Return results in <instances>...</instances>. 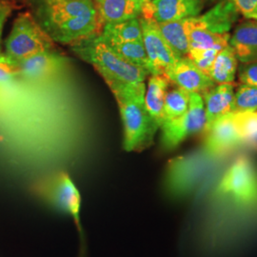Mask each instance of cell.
Here are the masks:
<instances>
[{"mask_svg": "<svg viewBox=\"0 0 257 257\" xmlns=\"http://www.w3.org/2000/svg\"><path fill=\"white\" fill-rule=\"evenodd\" d=\"M37 16L47 35L62 44L96 35L102 25L93 0H39Z\"/></svg>", "mask_w": 257, "mask_h": 257, "instance_id": "1", "label": "cell"}, {"mask_svg": "<svg viewBox=\"0 0 257 257\" xmlns=\"http://www.w3.org/2000/svg\"><path fill=\"white\" fill-rule=\"evenodd\" d=\"M114 94L124 128L123 147L127 152H140L150 147L159 127L145 105V83L109 86Z\"/></svg>", "mask_w": 257, "mask_h": 257, "instance_id": "2", "label": "cell"}, {"mask_svg": "<svg viewBox=\"0 0 257 257\" xmlns=\"http://www.w3.org/2000/svg\"><path fill=\"white\" fill-rule=\"evenodd\" d=\"M73 51L84 61L92 64L109 86L144 82L150 74L118 55L101 35H93L75 43Z\"/></svg>", "mask_w": 257, "mask_h": 257, "instance_id": "3", "label": "cell"}, {"mask_svg": "<svg viewBox=\"0 0 257 257\" xmlns=\"http://www.w3.org/2000/svg\"><path fill=\"white\" fill-rule=\"evenodd\" d=\"M211 202L237 210H257V166L247 156L237 157L211 191Z\"/></svg>", "mask_w": 257, "mask_h": 257, "instance_id": "4", "label": "cell"}, {"mask_svg": "<svg viewBox=\"0 0 257 257\" xmlns=\"http://www.w3.org/2000/svg\"><path fill=\"white\" fill-rule=\"evenodd\" d=\"M224 158L208 155L204 150L170 161L164 179V189L173 199L192 195L202 186L208 175L219 168Z\"/></svg>", "mask_w": 257, "mask_h": 257, "instance_id": "5", "label": "cell"}, {"mask_svg": "<svg viewBox=\"0 0 257 257\" xmlns=\"http://www.w3.org/2000/svg\"><path fill=\"white\" fill-rule=\"evenodd\" d=\"M6 55L16 61L38 53L53 50L54 41L30 13L20 14L16 19L5 42Z\"/></svg>", "mask_w": 257, "mask_h": 257, "instance_id": "6", "label": "cell"}, {"mask_svg": "<svg viewBox=\"0 0 257 257\" xmlns=\"http://www.w3.org/2000/svg\"><path fill=\"white\" fill-rule=\"evenodd\" d=\"M206 125L205 108L200 93H190L187 111L178 118L165 121L161 127L160 145L163 151L171 152L187 138L204 132Z\"/></svg>", "mask_w": 257, "mask_h": 257, "instance_id": "7", "label": "cell"}, {"mask_svg": "<svg viewBox=\"0 0 257 257\" xmlns=\"http://www.w3.org/2000/svg\"><path fill=\"white\" fill-rule=\"evenodd\" d=\"M37 192L50 207L73 217L77 228L80 229L81 196L68 174L62 172L54 175L41 184Z\"/></svg>", "mask_w": 257, "mask_h": 257, "instance_id": "8", "label": "cell"}, {"mask_svg": "<svg viewBox=\"0 0 257 257\" xmlns=\"http://www.w3.org/2000/svg\"><path fill=\"white\" fill-rule=\"evenodd\" d=\"M143 44L151 65V74H166L181 58L168 44L154 19L141 18Z\"/></svg>", "mask_w": 257, "mask_h": 257, "instance_id": "9", "label": "cell"}, {"mask_svg": "<svg viewBox=\"0 0 257 257\" xmlns=\"http://www.w3.org/2000/svg\"><path fill=\"white\" fill-rule=\"evenodd\" d=\"M205 134L203 150L210 156L225 158L230 152L243 147L234 112L215 120Z\"/></svg>", "mask_w": 257, "mask_h": 257, "instance_id": "10", "label": "cell"}, {"mask_svg": "<svg viewBox=\"0 0 257 257\" xmlns=\"http://www.w3.org/2000/svg\"><path fill=\"white\" fill-rule=\"evenodd\" d=\"M18 65L20 79L41 82L63 73L69 65V60L64 55L50 50L19 60Z\"/></svg>", "mask_w": 257, "mask_h": 257, "instance_id": "11", "label": "cell"}, {"mask_svg": "<svg viewBox=\"0 0 257 257\" xmlns=\"http://www.w3.org/2000/svg\"><path fill=\"white\" fill-rule=\"evenodd\" d=\"M202 8L201 0H151L143 4L140 16L162 23L197 17Z\"/></svg>", "mask_w": 257, "mask_h": 257, "instance_id": "12", "label": "cell"}, {"mask_svg": "<svg viewBox=\"0 0 257 257\" xmlns=\"http://www.w3.org/2000/svg\"><path fill=\"white\" fill-rule=\"evenodd\" d=\"M171 82L190 93L202 94L215 83L187 56L181 57L166 74Z\"/></svg>", "mask_w": 257, "mask_h": 257, "instance_id": "13", "label": "cell"}, {"mask_svg": "<svg viewBox=\"0 0 257 257\" xmlns=\"http://www.w3.org/2000/svg\"><path fill=\"white\" fill-rule=\"evenodd\" d=\"M206 125L204 132L210 128L215 120L233 112L234 86L233 83L215 84L210 90L203 92Z\"/></svg>", "mask_w": 257, "mask_h": 257, "instance_id": "14", "label": "cell"}, {"mask_svg": "<svg viewBox=\"0 0 257 257\" xmlns=\"http://www.w3.org/2000/svg\"><path fill=\"white\" fill-rule=\"evenodd\" d=\"M238 11L230 0H223L202 16L192 18L193 23L213 34H227L238 19Z\"/></svg>", "mask_w": 257, "mask_h": 257, "instance_id": "15", "label": "cell"}, {"mask_svg": "<svg viewBox=\"0 0 257 257\" xmlns=\"http://www.w3.org/2000/svg\"><path fill=\"white\" fill-rule=\"evenodd\" d=\"M230 46L240 62H257V20L248 19L238 24L230 37Z\"/></svg>", "mask_w": 257, "mask_h": 257, "instance_id": "16", "label": "cell"}, {"mask_svg": "<svg viewBox=\"0 0 257 257\" xmlns=\"http://www.w3.org/2000/svg\"><path fill=\"white\" fill-rule=\"evenodd\" d=\"M102 25L137 19L144 3L138 0H94Z\"/></svg>", "mask_w": 257, "mask_h": 257, "instance_id": "17", "label": "cell"}, {"mask_svg": "<svg viewBox=\"0 0 257 257\" xmlns=\"http://www.w3.org/2000/svg\"><path fill=\"white\" fill-rule=\"evenodd\" d=\"M171 83L166 74H151L146 88L145 105L148 112L159 128L164 122L166 92Z\"/></svg>", "mask_w": 257, "mask_h": 257, "instance_id": "18", "label": "cell"}, {"mask_svg": "<svg viewBox=\"0 0 257 257\" xmlns=\"http://www.w3.org/2000/svg\"><path fill=\"white\" fill-rule=\"evenodd\" d=\"M186 25L189 35L190 51L191 50H205L210 48L224 49L230 44V36L227 34H213L202 28L196 26L192 18L186 19Z\"/></svg>", "mask_w": 257, "mask_h": 257, "instance_id": "19", "label": "cell"}, {"mask_svg": "<svg viewBox=\"0 0 257 257\" xmlns=\"http://www.w3.org/2000/svg\"><path fill=\"white\" fill-rule=\"evenodd\" d=\"M238 69V59L230 44L222 49L215 57L209 76L215 84L232 83Z\"/></svg>", "mask_w": 257, "mask_h": 257, "instance_id": "20", "label": "cell"}, {"mask_svg": "<svg viewBox=\"0 0 257 257\" xmlns=\"http://www.w3.org/2000/svg\"><path fill=\"white\" fill-rule=\"evenodd\" d=\"M100 35L107 41H143L142 27L139 18L106 23L103 25Z\"/></svg>", "mask_w": 257, "mask_h": 257, "instance_id": "21", "label": "cell"}, {"mask_svg": "<svg viewBox=\"0 0 257 257\" xmlns=\"http://www.w3.org/2000/svg\"><path fill=\"white\" fill-rule=\"evenodd\" d=\"M161 35L175 53L181 57L190 52V41L186 25V19L157 23Z\"/></svg>", "mask_w": 257, "mask_h": 257, "instance_id": "22", "label": "cell"}, {"mask_svg": "<svg viewBox=\"0 0 257 257\" xmlns=\"http://www.w3.org/2000/svg\"><path fill=\"white\" fill-rule=\"evenodd\" d=\"M107 42L118 55H121L128 62L144 69L151 74V65H150L143 41H130V42L107 41Z\"/></svg>", "mask_w": 257, "mask_h": 257, "instance_id": "23", "label": "cell"}, {"mask_svg": "<svg viewBox=\"0 0 257 257\" xmlns=\"http://www.w3.org/2000/svg\"><path fill=\"white\" fill-rule=\"evenodd\" d=\"M189 104L190 92L177 87L176 85L171 88L170 85L166 92L164 102V122L178 118L179 116L183 115L189 108Z\"/></svg>", "mask_w": 257, "mask_h": 257, "instance_id": "24", "label": "cell"}, {"mask_svg": "<svg viewBox=\"0 0 257 257\" xmlns=\"http://www.w3.org/2000/svg\"><path fill=\"white\" fill-rule=\"evenodd\" d=\"M243 147L257 150V111L234 112Z\"/></svg>", "mask_w": 257, "mask_h": 257, "instance_id": "25", "label": "cell"}, {"mask_svg": "<svg viewBox=\"0 0 257 257\" xmlns=\"http://www.w3.org/2000/svg\"><path fill=\"white\" fill-rule=\"evenodd\" d=\"M257 111V87L241 84L234 92L233 112Z\"/></svg>", "mask_w": 257, "mask_h": 257, "instance_id": "26", "label": "cell"}, {"mask_svg": "<svg viewBox=\"0 0 257 257\" xmlns=\"http://www.w3.org/2000/svg\"><path fill=\"white\" fill-rule=\"evenodd\" d=\"M220 51V49L217 48H210L205 50H191L187 57L190 58L202 72L209 75L211 65Z\"/></svg>", "mask_w": 257, "mask_h": 257, "instance_id": "27", "label": "cell"}, {"mask_svg": "<svg viewBox=\"0 0 257 257\" xmlns=\"http://www.w3.org/2000/svg\"><path fill=\"white\" fill-rule=\"evenodd\" d=\"M20 79L18 61L6 54L0 55V85H6Z\"/></svg>", "mask_w": 257, "mask_h": 257, "instance_id": "28", "label": "cell"}, {"mask_svg": "<svg viewBox=\"0 0 257 257\" xmlns=\"http://www.w3.org/2000/svg\"><path fill=\"white\" fill-rule=\"evenodd\" d=\"M238 78L241 84L257 87V62L241 65L238 69Z\"/></svg>", "mask_w": 257, "mask_h": 257, "instance_id": "29", "label": "cell"}, {"mask_svg": "<svg viewBox=\"0 0 257 257\" xmlns=\"http://www.w3.org/2000/svg\"><path fill=\"white\" fill-rule=\"evenodd\" d=\"M239 14L247 19L257 20V0H230Z\"/></svg>", "mask_w": 257, "mask_h": 257, "instance_id": "30", "label": "cell"}, {"mask_svg": "<svg viewBox=\"0 0 257 257\" xmlns=\"http://www.w3.org/2000/svg\"><path fill=\"white\" fill-rule=\"evenodd\" d=\"M12 13V6L7 2H0V41L4 24ZM2 53L0 52V55Z\"/></svg>", "mask_w": 257, "mask_h": 257, "instance_id": "31", "label": "cell"}, {"mask_svg": "<svg viewBox=\"0 0 257 257\" xmlns=\"http://www.w3.org/2000/svg\"><path fill=\"white\" fill-rule=\"evenodd\" d=\"M138 1H140V2H142V3H146V2H149V1H151V0H138Z\"/></svg>", "mask_w": 257, "mask_h": 257, "instance_id": "32", "label": "cell"}]
</instances>
